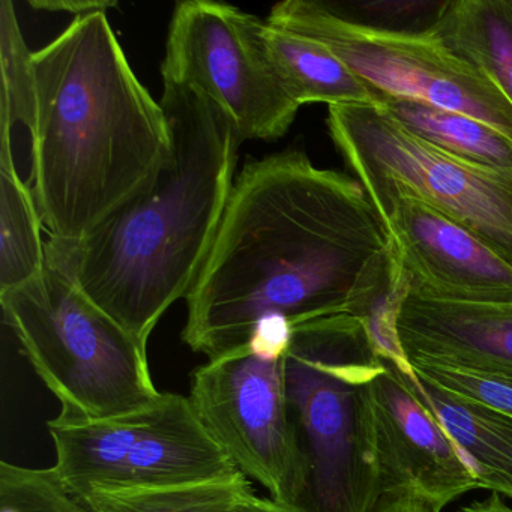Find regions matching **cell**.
<instances>
[{"instance_id": "cell-9", "label": "cell", "mask_w": 512, "mask_h": 512, "mask_svg": "<svg viewBox=\"0 0 512 512\" xmlns=\"http://www.w3.org/2000/svg\"><path fill=\"white\" fill-rule=\"evenodd\" d=\"M259 17L214 0L175 5L161 64L163 82L208 95L239 140H277L301 107L275 76L257 37Z\"/></svg>"}, {"instance_id": "cell-19", "label": "cell", "mask_w": 512, "mask_h": 512, "mask_svg": "<svg viewBox=\"0 0 512 512\" xmlns=\"http://www.w3.org/2000/svg\"><path fill=\"white\" fill-rule=\"evenodd\" d=\"M409 293V277L389 244L359 275L346 310L367 329L377 355L403 373L412 367L398 340L397 320Z\"/></svg>"}, {"instance_id": "cell-16", "label": "cell", "mask_w": 512, "mask_h": 512, "mask_svg": "<svg viewBox=\"0 0 512 512\" xmlns=\"http://www.w3.org/2000/svg\"><path fill=\"white\" fill-rule=\"evenodd\" d=\"M428 32L481 71L512 106V0L448 2Z\"/></svg>"}, {"instance_id": "cell-17", "label": "cell", "mask_w": 512, "mask_h": 512, "mask_svg": "<svg viewBox=\"0 0 512 512\" xmlns=\"http://www.w3.org/2000/svg\"><path fill=\"white\" fill-rule=\"evenodd\" d=\"M382 107L410 133L440 151L484 169L512 170V139L472 116L421 101L382 97Z\"/></svg>"}, {"instance_id": "cell-5", "label": "cell", "mask_w": 512, "mask_h": 512, "mask_svg": "<svg viewBox=\"0 0 512 512\" xmlns=\"http://www.w3.org/2000/svg\"><path fill=\"white\" fill-rule=\"evenodd\" d=\"M4 323L53 392L61 413L101 421L139 412L160 400L148 346L47 263L43 274L0 293Z\"/></svg>"}, {"instance_id": "cell-8", "label": "cell", "mask_w": 512, "mask_h": 512, "mask_svg": "<svg viewBox=\"0 0 512 512\" xmlns=\"http://www.w3.org/2000/svg\"><path fill=\"white\" fill-rule=\"evenodd\" d=\"M266 22L337 56L380 98L421 101L479 119L512 139V106L469 62L430 32H398L344 19L323 2L286 0Z\"/></svg>"}, {"instance_id": "cell-12", "label": "cell", "mask_w": 512, "mask_h": 512, "mask_svg": "<svg viewBox=\"0 0 512 512\" xmlns=\"http://www.w3.org/2000/svg\"><path fill=\"white\" fill-rule=\"evenodd\" d=\"M410 293L451 302L512 301V263L470 230L410 197L379 212Z\"/></svg>"}, {"instance_id": "cell-14", "label": "cell", "mask_w": 512, "mask_h": 512, "mask_svg": "<svg viewBox=\"0 0 512 512\" xmlns=\"http://www.w3.org/2000/svg\"><path fill=\"white\" fill-rule=\"evenodd\" d=\"M401 374L451 437L479 488L512 497V416L443 391L413 370Z\"/></svg>"}, {"instance_id": "cell-22", "label": "cell", "mask_w": 512, "mask_h": 512, "mask_svg": "<svg viewBox=\"0 0 512 512\" xmlns=\"http://www.w3.org/2000/svg\"><path fill=\"white\" fill-rule=\"evenodd\" d=\"M0 512H92L68 490L53 467L0 463Z\"/></svg>"}, {"instance_id": "cell-21", "label": "cell", "mask_w": 512, "mask_h": 512, "mask_svg": "<svg viewBox=\"0 0 512 512\" xmlns=\"http://www.w3.org/2000/svg\"><path fill=\"white\" fill-rule=\"evenodd\" d=\"M244 473L178 487L95 493L83 499L92 512H232L253 494Z\"/></svg>"}, {"instance_id": "cell-27", "label": "cell", "mask_w": 512, "mask_h": 512, "mask_svg": "<svg viewBox=\"0 0 512 512\" xmlns=\"http://www.w3.org/2000/svg\"><path fill=\"white\" fill-rule=\"evenodd\" d=\"M460 512H512V508L500 499L499 494L493 493L487 499L469 503Z\"/></svg>"}, {"instance_id": "cell-4", "label": "cell", "mask_w": 512, "mask_h": 512, "mask_svg": "<svg viewBox=\"0 0 512 512\" xmlns=\"http://www.w3.org/2000/svg\"><path fill=\"white\" fill-rule=\"evenodd\" d=\"M383 368L350 314L293 328L284 380L301 460L296 506L305 512H373L379 502L373 382Z\"/></svg>"}, {"instance_id": "cell-6", "label": "cell", "mask_w": 512, "mask_h": 512, "mask_svg": "<svg viewBox=\"0 0 512 512\" xmlns=\"http://www.w3.org/2000/svg\"><path fill=\"white\" fill-rule=\"evenodd\" d=\"M326 125L377 212L400 197L419 200L512 263V170L458 160L374 104L328 107Z\"/></svg>"}, {"instance_id": "cell-11", "label": "cell", "mask_w": 512, "mask_h": 512, "mask_svg": "<svg viewBox=\"0 0 512 512\" xmlns=\"http://www.w3.org/2000/svg\"><path fill=\"white\" fill-rule=\"evenodd\" d=\"M373 382L374 436L380 493L409 494L433 512L479 488L472 470L442 425L398 368Z\"/></svg>"}, {"instance_id": "cell-18", "label": "cell", "mask_w": 512, "mask_h": 512, "mask_svg": "<svg viewBox=\"0 0 512 512\" xmlns=\"http://www.w3.org/2000/svg\"><path fill=\"white\" fill-rule=\"evenodd\" d=\"M44 224L13 149L0 146V293L35 280L47 268Z\"/></svg>"}, {"instance_id": "cell-7", "label": "cell", "mask_w": 512, "mask_h": 512, "mask_svg": "<svg viewBox=\"0 0 512 512\" xmlns=\"http://www.w3.org/2000/svg\"><path fill=\"white\" fill-rule=\"evenodd\" d=\"M53 466L80 500L95 493L214 481L239 472L197 418L190 398L163 392L139 412L101 421L47 422Z\"/></svg>"}, {"instance_id": "cell-26", "label": "cell", "mask_w": 512, "mask_h": 512, "mask_svg": "<svg viewBox=\"0 0 512 512\" xmlns=\"http://www.w3.org/2000/svg\"><path fill=\"white\" fill-rule=\"evenodd\" d=\"M232 512H305L293 503L281 502V500L265 499L251 494L247 499L242 500Z\"/></svg>"}, {"instance_id": "cell-1", "label": "cell", "mask_w": 512, "mask_h": 512, "mask_svg": "<svg viewBox=\"0 0 512 512\" xmlns=\"http://www.w3.org/2000/svg\"><path fill=\"white\" fill-rule=\"evenodd\" d=\"M362 185L301 151L248 161L187 298L182 341L211 359L272 317L302 325L346 313L365 266L389 247Z\"/></svg>"}, {"instance_id": "cell-10", "label": "cell", "mask_w": 512, "mask_h": 512, "mask_svg": "<svg viewBox=\"0 0 512 512\" xmlns=\"http://www.w3.org/2000/svg\"><path fill=\"white\" fill-rule=\"evenodd\" d=\"M284 356L266 358L245 346L211 359L194 371L188 398L239 472L263 485L272 499L296 505L302 472Z\"/></svg>"}, {"instance_id": "cell-23", "label": "cell", "mask_w": 512, "mask_h": 512, "mask_svg": "<svg viewBox=\"0 0 512 512\" xmlns=\"http://www.w3.org/2000/svg\"><path fill=\"white\" fill-rule=\"evenodd\" d=\"M410 367L416 376L443 391L452 392L458 397L512 416L511 380L476 373V371L460 370V368L424 364V362L410 364Z\"/></svg>"}, {"instance_id": "cell-20", "label": "cell", "mask_w": 512, "mask_h": 512, "mask_svg": "<svg viewBox=\"0 0 512 512\" xmlns=\"http://www.w3.org/2000/svg\"><path fill=\"white\" fill-rule=\"evenodd\" d=\"M0 70V146H8L16 155L17 137L22 131L31 158L38 110L34 52L26 44L10 0L0 2Z\"/></svg>"}, {"instance_id": "cell-13", "label": "cell", "mask_w": 512, "mask_h": 512, "mask_svg": "<svg viewBox=\"0 0 512 512\" xmlns=\"http://www.w3.org/2000/svg\"><path fill=\"white\" fill-rule=\"evenodd\" d=\"M397 332L409 364L443 365L512 382V301H437L409 293Z\"/></svg>"}, {"instance_id": "cell-3", "label": "cell", "mask_w": 512, "mask_h": 512, "mask_svg": "<svg viewBox=\"0 0 512 512\" xmlns=\"http://www.w3.org/2000/svg\"><path fill=\"white\" fill-rule=\"evenodd\" d=\"M173 148L157 178L86 238L47 242V263L140 343L187 298L235 184L238 134L199 89L163 82Z\"/></svg>"}, {"instance_id": "cell-25", "label": "cell", "mask_w": 512, "mask_h": 512, "mask_svg": "<svg viewBox=\"0 0 512 512\" xmlns=\"http://www.w3.org/2000/svg\"><path fill=\"white\" fill-rule=\"evenodd\" d=\"M373 512H433L424 502L409 494H382Z\"/></svg>"}, {"instance_id": "cell-2", "label": "cell", "mask_w": 512, "mask_h": 512, "mask_svg": "<svg viewBox=\"0 0 512 512\" xmlns=\"http://www.w3.org/2000/svg\"><path fill=\"white\" fill-rule=\"evenodd\" d=\"M34 67L28 184L50 239L80 241L157 178L172 155L169 118L107 13L74 19L34 52Z\"/></svg>"}, {"instance_id": "cell-15", "label": "cell", "mask_w": 512, "mask_h": 512, "mask_svg": "<svg viewBox=\"0 0 512 512\" xmlns=\"http://www.w3.org/2000/svg\"><path fill=\"white\" fill-rule=\"evenodd\" d=\"M257 37L284 91L298 104H374L379 97L316 41L259 20Z\"/></svg>"}, {"instance_id": "cell-24", "label": "cell", "mask_w": 512, "mask_h": 512, "mask_svg": "<svg viewBox=\"0 0 512 512\" xmlns=\"http://www.w3.org/2000/svg\"><path fill=\"white\" fill-rule=\"evenodd\" d=\"M29 7L41 13L71 14L80 17L95 13H109L112 8L118 7L115 0H29Z\"/></svg>"}]
</instances>
